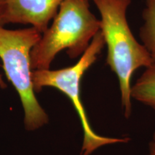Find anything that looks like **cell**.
Instances as JSON below:
<instances>
[{"label": "cell", "mask_w": 155, "mask_h": 155, "mask_svg": "<svg viewBox=\"0 0 155 155\" xmlns=\"http://www.w3.org/2000/svg\"><path fill=\"white\" fill-rule=\"evenodd\" d=\"M148 155H155V140L154 139H153V141L150 143Z\"/></svg>", "instance_id": "ba28073f"}, {"label": "cell", "mask_w": 155, "mask_h": 155, "mask_svg": "<svg viewBox=\"0 0 155 155\" xmlns=\"http://www.w3.org/2000/svg\"><path fill=\"white\" fill-rule=\"evenodd\" d=\"M153 139H154V140H155V132L154 134V137H153Z\"/></svg>", "instance_id": "8fae6325"}, {"label": "cell", "mask_w": 155, "mask_h": 155, "mask_svg": "<svg viewBox=\"0 0 155 155\" xmlns=\"http://www.w3.org/2000/svg\"><path fill=\"white\" fill-rule=\"evenodd\" d=\"M104 46V38L99 31L75 65L58 70L49 68L32 71V83L35 93L40 92L45 87H51L65 94L72 103L83 131L81 155H91L102 147L127 143L129 141V139L125 137L114 138L97 134L89 123L86 109L81 101V81L83 75L98 59Z\"/></svg>", "instance_id": "277c9868"}, {"label": "cell", "mask_w": 155, "mask_h": 155, "mask_svg": "<svg viewBox=\"0 0 155 155\" xmlns=\"http://www.w3.org/2000/svg\"><path fill=\"white\" fill-rule=\"evenodd\" d=\"M90 0H63L50 27L31 52L32 68L46 70L65 50L71 58L81 57L100 31V19L90 9Z\"/></svg>", "instance_id": "7a4b0ae2"}, {"label": "cell", "mask_w": 155, "mask_h": 155, "mask_svg": "<svg viewBox=\"0 0 155 155\" xmlns=\"http://www.w3.org/2000/svg\"><path fill=\"white\" fill-rule=\"evenodd\" d=\"M4 4L2 25H30L44 32L57 14L63 0H2Z\"/></svg>", "instance_id": "5b68a950"}, {"label": "cell", "mask_w": 155, "mask_h": 155, "mask_svg": "<svg viewBox=\"0 0 155 155\" xmlns=\"http://www.w3.org/2000/svg\"><path fill=\"white\" fill-rule=\"evenodd\" d=\"M0 87L2 88H5L7 87V84H6L5 81L3 80L2 76L1 75H0Z\"/></svg>", "instance_id": "30bf717a"}, {"label": "cell", "mask_w": 155, "mask_h": 155, "mask_svg": "<svg viewBox=\"0 0 155 155\" xmlns=\"http://www.w3.org/2000/svg\"><path fill=\"white\" fill-rule=\"evenodd\" d=\"M41 36V32L32 27L8 30L0 26V59L6 77L20 98L28 131L37 130L49 121L37 99L32 83L31 52Z\"/></svg>", "instance_id": "3957f363"}, {"label": "cell", "mask_w": 155, "mask_h": 155, "mask_svg": "<svg viewBox=\"0 0 155 155\" xmlns=\"http://www.w3.org/2000/svg\"><path fill=\"white\" fill-rule=\"evenodd\" d=\"M100 13V32L107 48L106 64L119 82L126 118L132 111L131 79L136 71L149 67L153 60L131 32L127 13L131 0H92Z\"/></svg>", "instance_id": "6da1fadb"}, {"label": "cell", "mask_w": 155, "mask_h": 155, "mask_svg": "<svg viewBox=\"0 0 155 155\" xmlns=\"http://www.w3.org/2000/svg\"><path fill=\"white\" fill-rule=\"evenodd\" d=\"M131 96L132 99L155 110V61L131 86Z\"/></svg>", "instance_id": "8992f818"}, {"label": "cell", "mask_w": 155, "mask_h": 155, "mask_svg": "<svg viewBox=\"0 0 155 155\" xmlns=\"http://www.w3.org/2000/svg\"><path fill=\"white\" fill-rule=\"evenodd\" d=\"M4 12V4L2 0H0V26H2V17Z\"/></svg>", "instance_id": "9c48e42d"}, {"label": "cell", "mask_w": 155, "mask_h": 155, "mask_svg": "<svg viewBox=\"0 0 155 155\" xmlns=\"http://www.w3.org/2000/svg\"><path fill=\"white\" fill-rule=\"evenodd\" d=\"M144 24L139 36L142 45L148 50L153 62L155 61V0H146V7L142 15Z\"/></svg>", "instance_id": "52a82bcc"}]
</instances>
